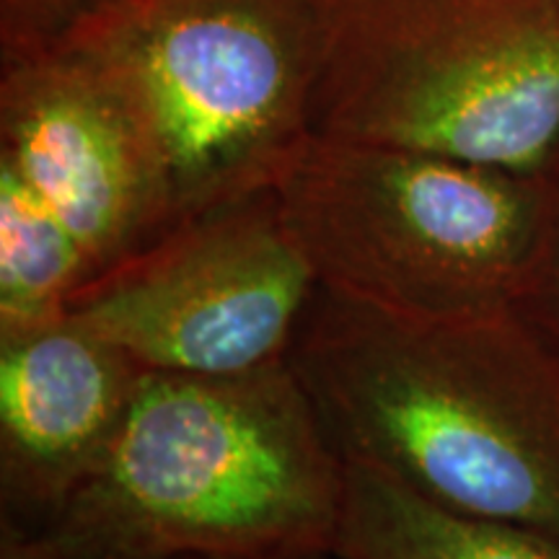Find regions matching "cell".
<instances>
[{
    "label": "cell",
    "mask_w": 559,
    "mask_h": 559,
    "mask_svg": "<svg viewBox=\"0 0 559 559\" xmlns=\"http://www.w3.org/2000/svg\"><path fill=\"white\" fill-rule=\"evenodd\" d=\"M288 366L347 464L559 544V342L519 300L404 317L319 288Z\"/></svg>",
    "instance_id": "1"
},
{
    "label": "cell",
    "mask_w": 559,
    "mask_h": 559,
    "mask_svg": "<svg viewBox=\"0 0 559 559\" xmlns=\"http://www.w3.org/2000/svg\"><path fill=\"white\" fill-rule=\"evenodd\" d=\"M345 459L288 360L143 373L99 472L45 531L60 559H277L332 551Z\"/></svg>",
    "instance_id": "2"
},
{
    "label": "cell",
    "mask_w": 559,
    "mask_h": 559,
    "mask_svg": "<svg viewBox=\"0 0 559 559\" xmlns=\"http://www.w3.org/2000/svg\"><path fill=\"white\" fill-rule=\"evenodd\" d=\"M311 135L513 174L559 148V0H306Z\"/></svg>",
    "instance_id": "3"
},
{
    "label": "cell",
    "mask_w": 559,
    "mask_h": 559,
    "mask_svg": "<svg viewBox=\"0 0 559 559\" xmlns=\"http://www.w3.org/2000/svg\"><path fill=\"white\" fill-rule=\"evenodd\" d=\"M60 45L94 62L130 107L174 226L272 190L311 138L306 0H104Z\"/></svg>",
    "instance_id": "4"
},
{
    "label": "cell",
    "mask_w": 559,
    "mask_h": 559,
    "mask_svg": "<svg viewBox=\"0 0 559 559\" xmlns=\"http://www.w3.org/2000/svg\"><path fill=\"white\" fill-rule=\"evenodd\" d=\"M272 192L319 288L404 317L519 300L544 213L539 174L324 135Z\"/></svg>",
    "instance_id": "5"
},
{
    "label": "cell",
    "mask_w": 559,
    "mask_h": 559,
    "mask_svg": "<svg viewBox=\"0 0 559 559\" xmlns=\"http://www.w3.org/2000/svg\"><path fill=\"white\" fill-rule=\"evenodd\" d=\"M317 290L264 190L179 221L88 280L68 313L143 373L239 376L288 360Z\"/></svg>",
    "instance_id": "6"
},
{
    "label": "cell",
    "mask_w": 559,
    "mask_h": 559,
    "mask_svg": "<svg viewBox=\"0 0 559 559\" xmlns=\"http://www.w3.org/2000/svg\"><path fill=\"white\" fill-rule=\"evenodd\" d=\"M0 164L66 223L94 277L174 226L130 107L94 62L66 45L0 62Z\"/></svg>",
    "instance_id": "7"
},
{
    "label": "cell",
    "mask_w": 559,
    "mask_h": 559,
    "mask_svg": "<svg viewBox=\"0 0 559 559\" xmlns=\"http://www.w3.org/2000/svg\"><path fill=\"white\" fill-rule=\"evenodd\" d=\"M140 379L70 313L0 334V515L45 528L109 456Z\"/></svg>",
    "instance_id": "8"
},
{
    "label": "cell",
    "mask_w": 559,
    "mask_h": 559,
    "mask_svg": "<svg viewBox=\"0 0 559 559\" xmlns=\"http://www.w3.org/2000/svg\"><path fill=\"white\" fill-rule=\"evenodd\" d=\"M337 559H559V544L528 528L453 513L389 474L345 461Z\"/></svg>",
    "instance_id": "9"
},
{
    "label": "cell",
    "mask_w": 559,
    "mask_h": 559,
    "mask_svg": "<svg viewBox=\"0 0 559 559\" xmlns=\"http://www.w3.org/2000/svg\"><path fill=\"white\" fill-rule=\"evenodd\" d=\"M94 264L55 210L0 164V334L68 317Z\"/></svg>",
    "instance_id": "10"
},
{
    "label": "cell",
    "mask_w": 559,
    "mask_h": 559,
    "mask_svg": "<svg viewBox=\"0 0 559 559\" xmlns=\"http://www.w3.org/2000/svg\"><path fill=\"white\" fill-rule=\"evenodd\" d=\"M104 0H0V62L52 50Z\"/></svg>",
    "instance_id": "11"
},
{
    "label": "cell",
    "mask_w": 559,
    "mask_h": 559,
    "mask_svg": "<svg viewBox=\"0 0 559 559\" xmlns=\"http://www.w3.org/2000/svg\"><path fill=\"white\" fill-rule=\"evenodd\" d=\"M542 230L519 304L559 342V148L542 174Z\"/></svg>",
    "instance_id": "12"
},
{
    "label": "cell",
    "mask_w": 559,
    "mask_h": 559,
    "mask_svg": "<svg viewBox=\"0 0 559 559\" xmlns=\"http://www.w3.org/2000/svg\"><path fill=\"white\" fill-rule=\"evenodd\" d=\"M0 559H60L45 528L0 515Z\"/></svg>",
    "instance_id": "13"
},
{
    "label": "cell",
    "mask_w": 559,
    "mask_h": 559,
    "mask_svg": "<svg viewBox=\"0 0 559 559\" xmlns=\"http://www.w3.org/2000/svg\"><path fill=\"white\" fill-rule=\"evenodd\" d=\"M277 559H337L332 551H317V555H293V557H277Z\"/></svg>",
    "instance_id": "14"
}]
</instances>
